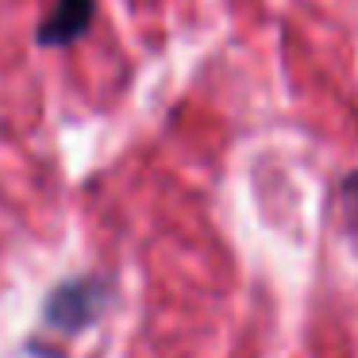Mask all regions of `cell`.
Returning <instances> with one entry per match:
<instances>
[{"instance_id":"cell-2","label":"cell","mask_w":358,"mask_h":358,"mask_svg":"<svg viewBox=\"0 0 358 358\" xmlns=\"http://www.w3.org/2000/svg\"><path fill=\"white\" fill-rule=\"evenodd\" d=\"M93 20H96V0H55L50 12L35 27V43L39 47L66 50V47L85 39Z\"/></svg>"},{"instance_id":"cell-1","label":"cell","mask_w":358,"mask_h":358,"mask_svg":"<svg viewBox=\"0 0 358 358\" xmlns=\"http://www.w3.org/2000/svg\"><path fill=\"white\" fill-rule=\"evenodd\" d=\"M112 304V281L108 278H73L62 281L43 304V320L55 331L78 335L81 327L96 324L104 316V308Z\"/></svg>"}]
</instances>
